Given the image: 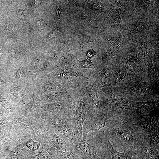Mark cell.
Instances as JSON below:
<instances>
[{"mask_svg":"<svg viewBox=\"0 0 159 159\" xmlns=\"http://www.w3.org/2000/svg\"><path fill=\"white\" fill-rule=\"evenodd\" d=\"M36 24L39 25H42L44 24L43 21L40 19H37L35 21Z\"/></svg>","mask_w":159,"mask_h":159,"instance_id":"14","label":"cell"},{"mask_svg":"<svg viewBox=\"0 0 159 159\" xmlns=\"http://www.w3.org/2000/svg\"><path fill=\"white\" fill-rule=\"evenodd\" d=\"M25 145L30 151L34 152L39 149L40 144L39 143L35 142L33 140L31 139L26 143Z\"/></svg>","mask_w":159,"mask_h":159,"instance_id":"4","label":"cell"},{"mask_svg":"<svg viewBox=\"0 0 159 159\" xmlns=\"http://www.w3.org/2000/svg\"><path fill=\"white\" fill-rule=\"evenodd\" d=\"M120 136L121 138L125 141H131L134 139L133 136L132 134L128 131H122L121 132Z\"/></svg>","mask_w":159,"mask_h":159,"instance_id":"6","label":"cell"},{"mask_svg":"<svg viewBox=\"0 0 159 159\" xmlns=\"http://www.w3.org/2000/svg\"><path fill=\"white\" fill-rule=\"evenodd\" d=\"M2 148H0V151L2 149Z\"/></svg>","mask_w":159,"mask_h":159,"instance_id":"16","label":"cell"},{"mask_svg":"<svg viewBox=\"0 0 159 159\" xmlns=\"http://www.w3.org/2000/svg\"><path fill=\"white\" fill-rule=\"evenodd\" d=\"M56 11L57 16L58 17H59L60 14V9L58 6H57Z\"/></svg>","mask_w":159,"mask_h":159,"instance_id":"15","label":"cell"},{"mask_svg":"<svg viewBox=\"0 0 159 159\" xmlns=\"http://www.w3.org/2000/svg\"><path fill=\"white\" fill-rule=\"evenodd\" d=\"M85 119L84 117L81 115L79 116L77 120V125L80 134H82V127Z\"/></svg>","mask_w":159,"mask_h":159,"instance_id":"9","label":"cell"},{"mask_svg":"<svg viewBox=\"0 0 159 159\" xmlns=\"http://www.w3.org/2000/svg\"><path fill=\"white\" fill-rule=\"evenodd\" d=\"M147 154L149 159H159V153L158 150L150 148L147 151Z\"/></svg>","mask_w":159,"mask_h":159,"instance_id":"7","label":"cell"},{"mask_svg":"<svg viewBox=\"0 0 159 159\" xmlns=\"http://www.w3.org/2000/svg\"><path fill=\"white\" fill-rule=\"evenodd\" d=\"M54 141L58 147L61 150H64V146L63 141L60 138L55 137L54 138Z\"/></svg>","mask_w":159,"mask_h":159,"instance_id":"10","label":"cell"},{"mask_svg":"<svg viewBox=\"0 0 159 159\" xmlns=\"http://www.w3.org/2000/svg\"><path fill=\"white\" fill-rule=\"evenodd\" d=\"M108 121L102 120H98L93 121L91 123L88 129V132L90 131H94L97 132L101 129L104 127L105 123Z\"/></svg>","mask_w":159,"mask_h":159,"instance_id":"2","label":"cell"},{"mask_svg":"<svg viewBox=\"0 0 159 159\" xmlns=\"http://www.w3.org/2000/svg\"><path fill=\"white\" fill-rule=\"evenodd\" d=\"M17 13L20 16L23 17L25 16V13L24 10H17Z\"/></svg>","mask_w":159,"mask_h":159,"instance_id":"12","label":"cell"},{"mask_svg":"<svg viewBox=\"0 0 159 159\" xmlns=\"http://www.w3.org/2000/svg\"><path fill=\"white\" fill-rule=\"evenodd\" d=\"M20 156V149L18 144L13 149L7 152L6 159H19Z\"/></svg>","mask_w":159,"mask_h":159,"instance_id":"3","label":"cell"},{"mask_svg":"<svg viewBox=\"0 0 159 159\" xmlns=\"http://www.w3.org/2000/svg\"><path fill=\"white\" fill-rule=\"evenodd\" d=\"M153 138L155 141L158 143L159 141V134L158 133H155L153 136Z\"/></svg>","mask_w":159,"mask_h":159,"instance_id":"13","label":"cell"},{"mask_svg":"<svg viewBox=\"0 0 159 159\" xmlns=\"http://www.w3.org/2000/svg\"><path fill=\"white\" fill-rule=\"evenodd\" d=\"M32 157L36 159H51L49 153L43 148L38 154Z\"/></svg>","mask_w":159,"mask_h":159,"instance_id":"5","label":"cell"},{"mask_svg":"<svg viewBox=\"0 0 159 159\" xmlns=\"http://www.w3.org/2000/svg\"><path fill=\"white\" fill-rule=\"evenodd\" d=\"M79 66L82 68H94V66L91 61L87 59L85 60L80 62Z\"/></svg>","mask_w":159,"mask_h":159,"instance_id":"8","label":"cell"},{"mask_svg":"<svg viewBox=\"0 0 159 159\" xmlns=\"http://www.w3.org/2000/svg\"><path fill=\"white\" fill-rule=\"evenodd\" d=\"M8 141L5 137L3 131L0 130V146L6 143Z\"/></svg>","mask_w":159,"mask_h":159,"instance_id":"11","label":"cell"},{"mask_svg":"<svg viewBox=\"0 0 159 159\" xmlns=\"http://www.w3.org/2000/svg\"><path fill=\"white\" fill-rule=\"evenodd\" d=\"M110 145L111 159H135V155L131 152H126L125 150L123 152H119L115 150L111 145Z\"/></svg>","mask_w":159,"mask_h":159,"instance_id":"1","label":"cell"}]
</instances>
